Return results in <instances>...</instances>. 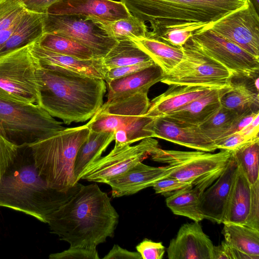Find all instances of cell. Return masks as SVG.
Masks as SVG:
<instances>
[{
	"mask_svg": "<svg viewBox=\"0 0 259 259\" xmlns=\"http://www.w3.org/2000/svg\"><path fill=\"white\" fill-rule=\"evenodd\" d=\"M119 217L107 194L94 183L81 185L50 215L47 224L50 232L67 242L69 247L97 249L114 236Z\"/></svg>",
	"mask_w": 259,
	"mask_h": 259,
	"instance_id": "obj_1",
	"label": "cell"
},
{
	"mask_svg": "<svg viewBox=\"0 0 259 259\" xmlns=\"http://www.w3.org/2000/svg\"><path fill=\"white\" fill-rule=\"evenodd\" d=\"M37 72L40 106L65 124L87 121L103 104L106 91L104 79L38 63Z\"/></svg>",
	"mask_w": 259,
	"mask_h": 259,
	"instance_id": "obj_2",
	"label": "cell"
},
{
	"mask_svg": "<svg viewBox=\"0 0 259 259\" xmlns=\"http://www.w3.org/2000/svg\"><path fill=\"white\" fill-rule=\"evenodd\" d=\"M60 191L49 187L39 174L30 149L23 145L0 183V207L22 212L47 223L50 215L79 189Z\"/></svg>",
	"mask_w": 259,
	"mask_h": 259,
	"instance_id": "obj_3",
	"label": "cell"
},
{
	"mask_svg": "<svg viewBox=\"0 0 259 259\" xmlns=\"http://www.w3.org/2000/svg\"><path fill=\"white\" fill-rule=\"evenodd\" d=\"M151 30L171 28L192 31L209 26L240 8L246 0H119Z\"/></svg>",
	"mask_w": 259,
	"mask_h": 259,
	"instance_id": "obj_4",
	"label": "cell"
},
{
	"mask_svg": "<svg viewBox=\"0 0 259 259\" xmlns=\"http://www.w3.org/2000/svg\"><path fill=\"white\" fill-rule=\"evenodd\" d=\"M89 133L86 124L65 128L27 144L39 174L49 187L67 191L78 182L74 175L75 160Z\"/></svg>",
	"mask_w": 259,
	"mask_h": 259,
	"instance_id": "obj_5",
	"label": "cell"
},
{
	"mask_svg": "<svg viewBox=\"0 0 259 259\" xmlns=\"http://www.w3.org/2000/svg\"><path fill=\"white\" fill-rule=\"evenodd\" d=\"M150 106L148 92L108 101L86 124L90 131L113 132L119 149L147 138L154 137L146 127L155 118L147 116Z\"/></svg>",
	"mask_w": 259,
	"mask_h": 259,
	"instance_id": "obj_6",
	"label": "cell"
},
{
	"mask_svg": "<svg viewBox=\"0 0 259 259\" xmlns=\"http://www.w3.org/2000/svg\"><path fill=\"white\" fill-rule=\"evenodd\" d=\"M37 104L18 101L0 90V134L12 142L27 145L65 128Z\"/></svg>",
	"mask_w": 259,
	"mask_h": 259,
	"instance_id": "obj_7",
	"label": "cell"
},
{
	"mask_svg": "<svg viewBox=\"0 0 259 259\" xmlns=\"http://www.w3.org/2000/svg\"><path fill=\"white\" fill-rule=\"evenodd\" d=\"M179 63L164 74L161 82L168 85L181 84L223 88L230 85L231 73L204 53L190 38L182 47Z\"/></svg>",
	"mask_w": 259,
	"mask_h": 259,
	"instance_id": "obj_8",
	"label": "cell"
},
{
	"mask_svg": "<svg viewBox=\"0 0 259 259\" xmlns=\"http://www.w3.org/2000/svg\"><path fill=\"white\" fill-rule=\"evenodd\" d=\"M29 46L0 56V90L18 101L40 105L37 63Z\"/></svg>",
	"mask_w": 259,
	"mask_h": 259,
	"instance_id": "obj_9",
	"label": "cell"
},
{
	"mask_svg": "<svg viewBox=\"0 0 259 259\" xmlns=\"http://www.w3.org/2000/svg\"><path fill=\"white\" fill-rule=\"evenodd\" d=\"M44 33L62 35L85 46L103 58L117 40L110 36L100 24L79 15L42 14Z\"/></svg>",
	"mask_w": 259,
	"mask_h": 259,
	"instance_id": "obj_10",
	"label": "cell"
},
{
	"mask_svg": "<svg viewBox=\"0 0 259 259\" xmlns=\"http://www.w3.org/2000/svg\"><path fill=\"white\" fill-rule=\"evenodd\" d=\"M231 155V151L225 150L212 154L198 150H164L158 146L150 156L154 161L166 163L172 168L167 177L193 185L205 176L225 167Z\"/></svg>",
	"mask_w": 259,
	"mask_h": 259,
	"instance_id": "obj_11",
	"label": "cell"
},
{
	"mask_svg": "<svg viewBox=\"0 0 259 259\" xmlns=\"http://www.w3.org/2000/svg\"><path fill=\"white\" fill-rule=\"evenodd\" d=\"M190 38L204 53L227 68L232 76L252 78L258 76L259 59L208 26L193 31Z\"/></svg>",
	"mask_w": 259,
	"mask_h": 259,
	"instance_id": "obj_12",
	"label": "cell"
},
{
	"mask_svg": "<svg viewBox=\"0 0 259 259\" xmlns=\"http://www.w3.org/2000/svg\"><path fill=\"white\" fill-rule=\"evenodd\" d=\"M158 146L157 141L152 138L142 140L134 146L113 149L106 156L87 166L81 174L80 180L105 183V182L127 170L147 158Z\"/></svg>",
	"mask_w": 259,
	"mask_h": 259,
	"instance_id": "obj_13",
	"label": "cell"
},
{
	"mask_svg": "<svg viewBox=\"0 0 259 259\" xmlns=\"http://www.w3.org/2000/svg\"><path fill=\"white\" fill-rule=\"evenodd\" d=\"M208 27L259 59V13L247 0L243 6Z\"/></svg>",
	"mask_w": 259,
	"mask_h": 259,
	"instance_id": "obj_14",
	"label": "cell"
},
{
	"mask_svg": "<svg viewBox=\"0 0 259 259\" xmlns=\"http://www.w3.org/2000/svg\"><path fill=\"white\" fill-rule=\"evenodd\" d=\"M147 129L153 133L154 137L198 151L213 152L217 149L214 142L202 132L198 125L161 116L155 118Z\"/></svg>",
	"mask_w": 259,
	"mask_h": 259,
	"instance_id": "obj_15",
	"label": "cell"
},
{
	"mask_svg": "<svg viewBox=\"0 0 259 259\" xmlns=\"http://www.w3.org/2000/svg\"><path fill=\"white\" fill-rule=\"evenodd\" d=\"M47 14L79 15L103 25L131 14L122 3L112 0H58L48 8Z\"/></svg>",
	"mask_w": 259,
	"mask_h": 259,
	"instance_id": "obj_16",
	"label": "cell"
},
{
	"mask_svg": "<svg viewBox=\"0 0 259 259\" xmlns=\"http://www.w3.org/2000/svg\"><path fill=\"white\" fill-rule=\"evenodd\" d=\"M213 244L199 222L183 224L166 251L169 259H213Z\"/></svg>",
	"mask_w": 259,
	"mask_h": 259,
	"instance_id": "obj_17",
	"label": "cell"
},
{
	"mask_svg": "<svg viewBox=\"0 0 259 259\" xmlns=\"http://www.w3.org/2000/svg\"><path fill=\"white\" fill-rule=\"evenodd\" d=\"M172 170L168 165L155 167L139 162L105 183L111 188L113 198L128 196L152 187L157 181L167 177Z\"/></svg>",
	"mask_w": 259,
	"mask_h": 259,
	"instance_id": "obj_18",
	"label": "cell"
},
{
	"mask_svg": "<svg viewBox=\"0 0 259 259\" xmlns=\"http://www.w3.org/2000/svg\"><path fill=\"white\" fill-rule=\"evenodd\" d=\"M237 163L231 155L220 176L202 193L198 208L204 219L222 223Z\"/></svg>",
	"mask_w": 259,
	"mask_h": 259,
	"instance_id": "obj_19",
	"label": "cell"
},
{
	"mask_svg": "<svg viewBox=\"0 0 259 259\" xmlns=\"http://www.w3.org/2000/svg\"><path fill=\"white\" fill-rule=\"evenodd\" d=\"M29 50L39 65H52L62 67L90 76L105 79L108 69L102 58L81 60L56 53L40 47L36 41L29 46Z\"/></svg>",
	"mask_w": 259,
	"mask_h": 259,
	"instance_id": "obj_20",
	"label": "cell"
},
{
	"mask_svg": "<svg viewBox=\"0 0 259 259\" xmlns=\"http://www.w3.org/2000/svg\"><path fill=\"white\" fill-rule=\"evenodd\" d=\"M210 87L200 85L171 84L160 95L150 102L147 116H164L187 105L211 91Z\"/></svg>",
	"mask_w": 259,
	"mask_h": 259,
	"instance_id": "obj_21",
	"label": "cell"
},
{
	"mask_svg": "<svg viewBox=\"0 0 259 259\" xmlns=\"http://www.w3.org/2000/svg\"><path fill=\"white\" fill-rule=\"evenodd\" d=\"M164 74L162 68L155 63L133 74L113 79L107 83L108 101L139 92H148L150 87L161 81Z\"/></svg>",
	"mask_w": 259,
	"mask_h": 259,
	"instance_id": "obj_22",
	"label": "cell"
},
{
	"mask_svg": "<svg viewBox=\"0 0 259 259\" xmlns=\"http://www.w3.org/2000/svg\"><path fill=\"white\" fill-rule=\"evenodd\" d=\"M251 184L237 165L222 223L246 225L249 214Z\"/></svg>",
	"mask_w": 259,
	"mask_h": 259,
	"instance_id": "obj_23",
	"label": "cell"
},
{
	"mask_svg": "<svg viewBox=\"0 0 259 259\" xmlns=\"http://www.w3.org/2000/svg\"><path fill=\"white\" fill-rule=\"evenodd\" d=\"M228 87L213 89L203 96L164 116L199 126L220 109L222 107L221 97Z\"/></svg>",
	"mask_w": 259,
	"mask_h": 259,
	"instance_id": "obj_24",
	"label": "cell"
},
{
	"mask_svg": "<svg viewBox=\"0 0 259 259\" xmlns=\"http://www.w3.org/2000/svg\"><path fill=\"white\" fill-rule=\"evenodd\" d=\"M44 33L42 14L25 10L10 37L0 50V56L37 41Z\"/></svg>",
	"mask_w": 259,
	"mask_h": 259,
	"instance_id": "obj_25",
	"label": "cell"
},
{
	"mask_svg": "<svg viewBox=\"0 0 259 259\" xmlns=\"http://www.w3.org/2000/svg\"><path fill=\"white\" fill-rule=\"evenodd\" d=\"M114 133L90 130L88 137L80 147L74 163L76 182L84 169L101 157L109 144L114 140Z\"/></svg>",
	"mask_w": 259,
	"mask_h": 259,
	"instance_id": "obj_26",
	"label": "cell"
},
{
	"mask_svg": "<svg viewBox=\"0 0 259 259\" xmlns=\"http://www.w3.org/2000/svg\"><path fill=\"white\" fill-rule=\"evenodd\" d=\"M222 106L241 114L247 111H258V91L254 84L231 80L230 86L221 97Z\"/></svg>",
	"mask_w": 259,
	"mask_h": 259,
	"instance_id": "obj_27",
	"label": "cell"
},
{
	"mask_svg": "<svg viewBox=\"0 0 259 259\" xmlns=\"http://www.w3.org/2000/svg\"><path fill=\"white\" fill-rule=\"evenodd\" d=\"M222 233L225 241L231 246L259 259V230L247 225L224 224Z\"/></svg>",
	"mask_w": 259,
	"mask_h": 259,
	"instance_id": "obj_28",
	"label": "cell"
},
{
	"mask_svg": "<svg viewBox=\"0 0 259 259\" xmlns=\"http://www.w3.org/2000/svg\"><path fill=\"white\" fill-rule=\"evenodd\" d=\"M135 41L162 68L164 74L175 68L183 57L182 47H174L162 41L148 37Z\"/></svg>",
	"mask_w": 259,
	"mask_h": 259,
	"instance_id": "obj_29",
	"label": "cell"
},
{
	"mask_svg": "<svg viewBox=\"0 0 259 259\" xmlns=\"http://www.w3.org/2000/svg\"><path fill=\"white\" fill-rule=\"evenodd\" d=\"M108 69L153 60L134 40H117L116 44L102 58Z\"/></svg>",
	"mask_w": 259,
	"mask_h": 259,
	"instance_id": "obj_30",
	"label": "cell"
},
{
	"mask_svg": "<svg viewBox=\"0 0 259 259\" xmlns=\"http://www.w3.org/2000/svg\"><path fill=\"white\" fill-rule=\"evenodd\" d=\"M203 192L198 185H193L166 198V205L174 214L199 222L204 219L198 208Z\"/></svg>",
	"mask_w": 259,
	"mask_h": 259,
	"instance_id": "obj_31",
	"label": "cell"
},
{
	"mask_svg": "<svg viewBox=\"0 0 259 259\" xmlns=\"http://www.w3.org/2000/svg\"><path fill=\"white\" fill-rule=\"evenodd\" d=\"M36 43L49 51L81 60L99 58L85 46L68 37L54 33H44Z\"/></svg>",
	"mask_w": 259,
	"mask_h": 259,
	"instance_id": "obj_32",
	"label": "cell"
},
{
	"mask_svg": "<svg viewBox=\"0 0 259 259\" xmlns=\"http://www.w3.org/2000/svg\"><path fill=\"white\" fill-rule=\"evenodd\" d=\"M108 34L116 40H136L147 36L148 29L145 22L133 15L107 25L101 24Z\"/></svg>",
	"mask_w": 259,
	"mask_h": 259,
	"instance_id": "obj_33",
	"label": "cell"
},
{
	"mask_svg": "<svg viewBox=\"0 0 259 259\" xmlns=\"http://www.w3.org/2000/svg\"><path fill=\"white\" fill-rule=\"evenodd\" d=\"M232 155L250 184L259 180V138L241 145Z\"/></svg>",
	"mask_w": 259,
	"mask_h": 259,
	"instance_id": "obj_34",
	"label": "cell"
},
{
	"mask_svg": "<svg viewBox=\"0 0 259 259\" xmlns=\"http://www.w3.org/2000/svg\"><path fill=\"white\" fill-rule=\"evenodd\" d=\"M240 114L235 110L222 106L214 114L199 126L208 138L215 142L228 132Z\"/></svg>",
	"mask_w": 259,
	"mask_h": 259,
	"instance_id": "obj_35",
	"label": "cell"
},
{
	"mask_svg": "<svg viewBox=\"0 0 259 259\" xmlns=\"http://www.w3.org/2000/svg\"><path fill=\"white\" fill-rule=\"evenodd\" d=\"M22 145L12 142L0 134V183L7 169L15 160Z\"/></svg>",
	"mask_w": 259,
	"mask_h": 259,
	"instance_id": "obj_36",
	"label": "cell"
},
{
	"mask_svg": "<svg viewBox=\"0 0 259 259\" xmlns=\"http://www.w3.org/2000/svg\"><path fill=\"white\" fill-rule=\"evenodd\" d=\"M19 0H5L0 2V30L10 27L24 11Z\"/></svg>",
	"mask_w": 259,
	"mask_h": 259,
	"instance_id": "obj_37",
	"label": "cell"
},
{
	"mask_svg": "<svg viewBox=\"0 0 259 259\" xmlns=\"http://www.w3.org/2000/svg\"><path fill=\"white\" fill-rule=\"evenodd\" d=\"M192 186V184L180 181L176 178L166 177L156 182L152 187L156 193L167 198L181 190Z\"/></svg>",
	"mask_w": 259,
	"mask_h": 259,
	"instance_id": "obj_38",
	"label": "cell"
},
{
	"mask_svg": "<svg viewBox=\"0 0 259 259\" xmlns=\"http://www.w3.org/2000/svg\"><path fill=\"white\" fill-rule=\"evenodd\" d=\"M142 259H162L165 253V247L162 242H154L145 238L136 247Z\"/></svg>",
	"mask_w": 259,
	"mask_h": 259,
	"instance_id": "obj_39",
	"label": "cell"
},
{
	"mask_svg": "<svg viewBox=\"0 0 259 259\" xmlns=\"http://www.w3.org/2000/svg\"><path fill=\"white\" fill-rule=\"evenodd\" d=\"M50 259H99L97 249L69 247L60 252L51 253Z\"/></svg>",
	"mask_w": 259,
	"mask_h": 259,
	"instance_id": "obj_40",
	"label": "cell"
},
{
	"mask_svg": "<svg viewBox=\"0 0 259 259\" xmlns=\"http://www.w3.org/2000/svg\"><path fill=\"white\" fill-rule=\"evenodd\" d=\"M155 63L153 60H151L146 62L110 68L107 71L104 80L107 83L113 79L133 74Z\"/></svg>",
	"mask_w": 259,
	"mask_h": 259,
	"instance_id": "obj_41",
	"label": "cell"
},
{
	"mask_svg": "<svg viewBox=\"0 0 259 259\" xmlns=\"http://www.w3.org/2000/svg\"><path fill=\"white\" fill-rule=\"evenodd\" d=\"M255 139L250 140L238 132L222 138L214 143L217 149L233 151L241 145Z\"/></svg>",
	"mask_w": 259,
	"mask_h": 259,
	"instance_id": "obj_42",
	"label": "cell"
},
{
	"mask_svg": "<svg viewBox=\"0 0 259 259\" xmlns=\"http://www.w3.org/2000/svg\"><path fill=\"white\" fill-rule=\"evenodd\" d=\"M251 203L246 224L259 230V180L251 185Z\"/></svg>",
	"mask_w": 259,
	"mask_h": 259,
	"instance_id": "obj_43",
	"label": "cell"
},
{
	"mask_svg": "<svg viewBox=\"0 0 259 259\" xmlns=\"http://www.w3.org/2000/svg\"><path fill=\"white\" fill-rule=\"evenodd\" d=\"M58 0H19L27 11L39 14L47 13L48 8Z\"/></svg>",
	"mask_w": 259,
	"mask_h": 259,
	"instance_id": "obj_44",
	"label": "cell"
},
{
	"mask_svg": "<svg viewBox=\"0 0 259 259\" xmlns=\"http://www.w3.org/2000/svg\"><path fill=\"white\" fill-rule=\"evenodd\" d=\"M258 114H259V110L257 111L250 110L240 114L234 122L230 129L223 138L240 131L249 124Z\"/></svg>",
	"mask_w": 259,
	"mask_h": 259,
	"instance_id": "obj_45",
	"label": "cell"
},
{
	"mask_svg": "<svg viewBox=\"0 0 259 259\" xmlns=\"http://www.w3.org/2000/svg\"><path fill=\"white\" fill-rule=\"evenodd\" d=\"M104 259H142L138 251H131L114 244Z\"/></svg>",
	"mask_w": 259,
	"mask_h": 259,
	"instance_id": "obj_46",
	"label": "cell"
},
{
	"mask_svg": "<svg viewBox=\"0 0 259 259\" xmlns=\"http://www.w3.org/2000/svg\"><path fill=\"white\" fill-rule=\"evenodd\" d=\"M213 259H232L231 246L225 241L213 247Z\"/></svg>",
	"mask_w": 259,
	"mask_h": 259,
	"instance_id": "obj_47",
	"label": "cell"
},
{
	"mask_svg": "<svg viewBox=\"0 0 259 259\" xmlns=\"http://www.w3.org/2000/svg\"><path fill=\"white\" fill-rule=\"evenodd\" d=\"M259 114H258L252 121L248 125L241 130L240 132L250 140L258 138Z\"/></svg>",
	"mask_w": 259,
	"mask_h": 259,
	"instance_id": "obj_48",
	"label": "cell"
},
{
	"mask_svg": "<svg viewBox=\"0 0 259 259\" xmlns=\"http://www.w3.org/2000/svg\"><path fill=\"white\" fill-rule=\"evenodd\" d=\"M23 12L14 21V22L10 27L6 29L0 30V50L4 46L7 40L10 37L17 23H18Z\"/></svg>",
	"mask_w": 259,
	"mask_h": 259,
	"instance_id": "obj_49",
	"label": "cell"
},
{
	"mask_svg": "<svg viewBox=\"0 0 259 259\" xmlns=\"http://www.w3.org/2000/svg\"><path fill=\"white\" fill-rule=\"evenodd\" d=\"M254 8L255 11L259 13V0H247Z\"/></svg>",
	"mask_w": 259,
	"mask_h": 259,
	"instance_id": "obj_50",
	"label": "cell"
},
{
	"mask_svg": "<svg viewBox=\"0 0 259 259\" xmlns=\"http://www.w3.org/2000/svg\"><path fill=\"white\" fill-rule=\"evenodd\" d=\"M259 78L258 76L256 77L253 80V84L257 91H259V84H258Z\"/></svg>",
	"mask_w": 259,
	"mask_h": 259,
	"instance_id": "obj_51",
	"label": "cell"
},
{
	"mask_svg": "<svg viewBox=\"0 0 259 259\" xmlns=\"http://www.w3.org/2000/svg\"><path fill=\"white\" fill-rule=\"evenodd\" d=\"M5 1V0H0V2H2V1Z\"/></svg>",
	"mask_w": 259,
	"mask_h": 259,
	"instance_id": "obj_52",
	"label": "cell"
}]
</instances>
